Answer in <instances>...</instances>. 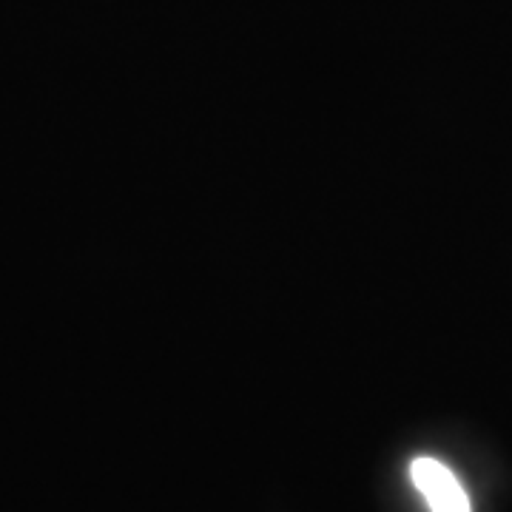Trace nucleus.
Masks as SVG:
<instances>
[{
	"label": "nucleus",
	"instance_id": "nucleus-1",
	"mask_svg": "<svg viewBox=\"0 0 512 512\" xmlns=\"http://www.w3.org/2000/svg\"><path fill=\"white\" fill-rule=\"evenodd\" d=\"M410 478L433 512H470V498L456 473L436 458H416L410 464Z\"/></svg>",
	"mask_w": 512,
	"mask_h": 512
}]
</instances>
